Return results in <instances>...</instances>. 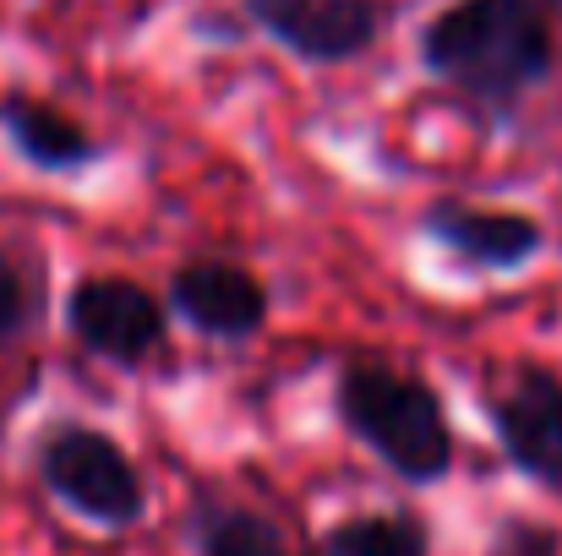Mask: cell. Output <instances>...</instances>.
<instances>
[{"instance_id": "277c9868", "label": "cell", "mask_w": 562, "mask_h": 556, "mask_svg": "<svg viewBox=\"0 0 562 556\" xmlns=\"http://www.w3.org/2000/svg\"><path fill=\"white\" fill-rule=\"evenodd\" d=\"M492 420L508 458L541 486L562 491V376L541 366L519 371V382L492 404Z\"/></svg>"}, {"instance_id": "7a4b0ae2", "label": "cell", "mask_w": 562, "mask_h": 556, "mask_svg": "<svg viewBox=\"0 0 562 556\" xmlns=\"http://www.w3.org/2000/svg\"><path fill=\"white\" fill-rule=\"evenodd\" d=\"M339 404H345L350 431L367 447H376L382 464L398 469L404 480H437L448 469V458H453L448 420L420 382L376 366H356L339 387Z\"/></svg>"}, {"instance_id": "4fadbf2b", "label": "cell", "mask_w": 562, "mask_h": 556, "mask_svg": "<svg viewBox=\"0 0 562 556\" xmlns=\"http://www.w3.org/2000/svg\"><path fill=\"white\" fill-rule=\"evenodd\" d=\"M552 5H558V11H562V0H552Z\"/></svg>"}, {"instance_id": "ba28073f", "label": "cell", "mask_w": 562, "mask_h": 556, "mask_svg": "<svg viewBox=\"0 0 562 556\" xmlns=\"http://www.w3.org/2000/svg\"><path fill=\"white\" fill-rule=\"evenodd\" d=\"M431 235L481 268H519L525 257L541 251V224L525 213H497V207L442 202V207H431Z\"/></svg>"}, {"instance_id": "8992f818", "label": "cell", "mask_w": 562, "mask_h": 556, "mask_svg": "<svg viewBox=\"0 0 562 556\" xmlns=\"http://www.w3.org/2000/svg\"><path fill=\"white\" fill-rule=\"evenodd\" d=\"M251 16L306 60H350L372 44V0H251Z\"/></svg>"}, {"instance_id": "5b68a950", "label": "cell", "mask_w": 562, "mask_h": 556, "mask_svg": "<svg viewBox=\"0 0 562 556\" xmlns=\"http://www.w3.org/2000/svg\"><path fill=\"white\" fill-rule=\"evenodd\" d=\"M71 333L104 355V361H143L159 333H165V317L154 306L148 290L126 284V279H88L71 290Z\"/></svg>"}, {"instance_id": "8fae6325", "label": "cell", "mask_w": 562, "mask_h": 556, "mask_svg": "<svg viewBox=\"0 0 562 556\" xmlns=\"http://www.w3.org/2000/svg\"><path fill=\"white\" fill-rule=\"evenodd\" d=\"M202 556H290L279 530L257 513H240V508H224L202 524Z\"/></svg>"}, {"instance_id": "30bf717a", "label": "cell", "mask_w": 562, "mask_h": 556, "mask_svg": "<svg viewBox=\"0 0 562 556\" xmlns=\"http://www.w3.org/2000/svg\"><path fill=\"white\" fill-rule=\"evenodd\" d=\"M328 556H426V530L415 519H356L328 535Z\"/></svg>"}, {"instance_id": "7c38bea8", "label": "cell", "mask_w": 562, "mask_h": 556, "mask_svg": "<svg viewBox=\"0 0 562 556\" xmlns=\"http://www.w3.org/2000/svg\"><path fill=\"white\" fill-rule=\"evenodd\" d=\"M22 317H27V290H22L16 262L0 251V339H5V333H16V328H22Z\"/></svg>"}, {"instance_id": "3957f363", "label": "cell", "mask_w": 562, "mask_h": 556, "mask_svg": "<svg viewBox=\"0 0 562 556\" xmlns=\"http://www.w3.org/2000/svg\"><path fill=\"white\" fill-rule=\"evenodd\" d=\"M44 480L60 502L99 524H132L143 513V480L132 458L99 431H60L44 447Z\"/></svg>"}, {"instance_id": "9c48e42d", "label": "cell", "mask_w": 562, "mask_h": 556, "mask_svg": "<svg viewBox=\"0 0 562 556\" xmlns=\"http://www.w3.org/2000/svg\"><path fill=\"white\" fill-rule=\"evenodd\" d=\"M5 132L16 143L22 159H33L38 170H71L93 154V143L49 104H11L5 110Z\"/></svg>"}, {"instance_id": "6da1fadb", "label": "cell", "mask_w": 562, "mask_h": 556, "mask_svg": "<svg viewBox=\"0 0 562 556\" xmlns=\"http://www.w3.org/2000/svg\"><path fill=\"white\" fill-rule=\"evenodd\" d=\"M426 66L486 104H508L552 71V33L536 0H459L426 27Z\"/></svg>"}, {"instance_id": "52a82bcc", "label": "cell", "mask_w": 562, "mask_h": 556, "mask_svg": "<svg viewBox=\"0 0 562 556\" xmlns=\"http://www.w3.org/2000/svg\"><path fill=\"white\" fill-rule=\"evenodd\" d=\"M176 306L191 328L213 333V339H246L262 328L268 300L257 290L251 273L229 268V262H196L176 279Z\"/></svg>"}]
</instances>
